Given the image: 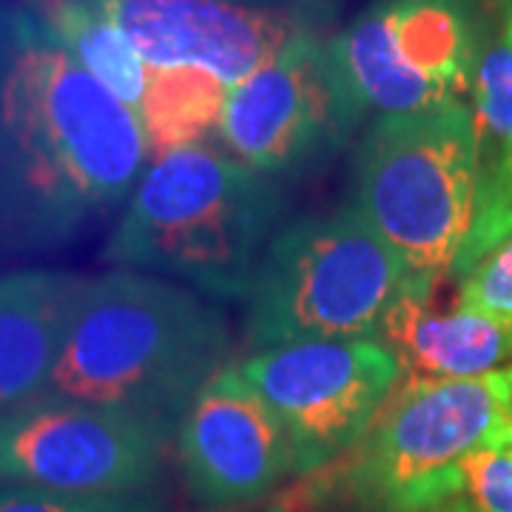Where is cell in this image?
Masks as SVG:
<instances>
[{"label":"cell","mask_w":512,"mask_h":512,"mask_svg":"<svg viewBox=\"0 0 512 512\" xmlns=\"http://www.w3.org/2000/svg\"><path fill=\"white\" fill-rule=\"evenodd\" d=\"M177 450L188 490L208 507L259 501L296 473L285 427L234 365L222 367L185 410Z\"/></svg>","instance_id":"12"},{"label":"cell","mask_w":512,"mask_h":512,"mask_svg":"<svg viewBox=\"0 0 512 512\" xmlns=\"http://www.w3.org/2000/svg\"><path fill=\"white\" fill-rule=\"evenodd\" d=\"M501 373L484 379L404 376L359 444L339 487L362 512H430L464 495V461L501 450Z\"/></svg>","instance_id":"6"},{"label":"cell","mask_w":512,"mask_h":512,"mask_svg":"<svg viewBox=\"0 0 512 512\" xmlns=\"http://www.w3.org/2000/svg\"><path fill=\"white\" fill-rule=\"evenodd\" d=\"M501 387H504V433H501V450L512 447V367L501 370Z\"/></svg>","instance_id":"23"},{"label":"cell","mask_w":512,"mask_h":512,"mask_svg":"<svg viewBox=\"0 0 512 512\" xmlns=\"http://www.w3.org/2000/svg\"><path fill=\"white\" fill-rule=\"evenodd\" d=\"M470 94L484 168L512 148V46L504 35L484 43Z\"/></svg>","instance_id":"17"},{"label":"cell","mask_w":512,"mask_h":512,"mask_svg":"<svg viewBox=\"0 0 512 512\" xmlns=\"http://www.w3.org/2000/svg\"><path fill=\"white\" fill-rule=\"evenodd\" d=\"M330 49L362 114H413L473 89L478 0H370Z\"/></svg>","instance_id":"7"},{"label":"cell","mask_w":512,"mask_h":512,"mask_svg":"<svg viewBox=\"0 0 512 512\" xmlns=\"http://www.w3.org/2000/svg\"><path fill=\"white\" fill-rule=\"evenodd\" d=\"M234 3H254V6H279V9H299L311 15H328L333 0H234Z\"/></svg>","instance_id":"22"},{"label":"cell","mask_w":512,"mask_h":512,"mask_svg":"<svg viewBox=\"0 0 512 512\" xmlns=\"http://www.w3.org/2000/svg\"><path fill=\"white\" fill-rule=\"evenodd\" d=\"M80 285L66 271L0 274V416L46 396Z\"/></svg>","instance_id":"14"},{"label":"cell","mask_w":512,"mask_h":512,"mask_svg":"<svg viewBox=\"0 0 512 512\" xmlns=\"http://www.w3.org/2000/svg\"><path fill=\"white\" fill-rule=\"evenodd\" d=\"M228 86L202 72H151L146 97L140 106V123L146 128L148 151L160 160L171 151L202 146L217 134Z\"/></svg>","instance_id":"16"},{"label":"cell","mask_w":512,"mask_h":512,"mask_svg":"<svg viewBox=\"0 0 512 512\" xmlns=\"http://www.w3.org/2000/svg\"><path fill=\"white\" fill-rule=\"evenodd\" d=\"M458 305L512 325V237L461 279Z\"/></svg>","instance_id":"20"},{"label":"cell","mask_w":512,"mask_h":512,"mask_svg":"<svg viewBox=\"0 0 512 512\" xmlns=\"http://www.w3.org/2000/svg\"><path fill=\"white\" fill-rule=\"evenodd\" d=\"M362 117L336 66L330 37L311 29L228 89L217 137L234 160L279 180L333 157Z\"/></svg>","instance_id":"8"},{"label":"cell","mask_w":512,"mask_h":512,"mask_svg":"<svg viewBox=\"0 0 512 512\" xmlns=\"http://www.w3.org/2000/svg\"><path fill=\"white\" fill-rule=\"evenodd\" d=\"M285 214L288 200L276 180L222 148L188 146L146 168L103 259L239 302L248 299Z\"/></svg>","instance_id":"3"},{"label":"cell","mask_w":512,"mask_h":512,"mask_svg":"<svg viewBox=\"0 0 512 512\" xmlns=\"http://www.w3.org/2000/svg\"><path fill=\"white\" fill-rule=\"evenodd\" d=\"M0 512H165V498L154 490L80 495L0 481Z\"/></svg>","instance_id":"19"},{"label":"cell","mask_w":512,"mask_h":512,"mask_svg":"<svg viewBox=\"0 0 512 512\" xmlns=\"http://www.w3.org/2000/svg\"><path fill=\"white\" fill-rule=\"evenodd\" d=\"M407 268L350 205L282 225L245 299V336L259 350L379 339Z\"/></svg>","instance_id":"5"},{"label":"cell","mask_w":512,"mask_h":512,"mask_svg":"<svg viewBox=\"0 0 512 512\" xmlns=\"http://www.w3.org/2000/svg\"><path fill=\"white\" fill-rule=\"evenodd\" d=\"M430 512H481L470 501V498H464V495H456V498H450V501H444V504H439L436 510H430Z\"/></svg>","instance_id":"24"},{"label":"cell","mask_w":512,"mask_h":512,"mask_svg":"<svg viewBox=\"0 0 512 512\" xmlns=\"http://www.w3.org/2000/svg\"><path fill=\"white\" fill-rule=\"evenodd\" d=\"M510 450H512V447H510Z\"/></svg>","instance_id":"26"},{"label":"cell","mask_w":512,"mask_h":512,"mask_svg":"<svg viewBox=\"0 0 512 512\" xmlns=\"http://www.w3.org/2000/svg\"><path fill=\"white\" fill-rule=\"evenodd\" d=\"M140 117L20 3L0 6V256L63 248L146 174Z\"/></svg>","instance_id":"1"},{"label":"cell","mask_w":512,"mask_h":512,"mask_svg":"<svg viewBox=\"0 0 512 512\" xmlns=\"http://www.w3.org/2000/svg\"><path fill=\"white\" fill-rule=\"evenodd\" d=\"M237 367L285 427L296 473L322 470L353 450L404 379L382 339L259 350Z\"/></svg>","instance_id":"10"},{"label":"cell","mask_w":512,"mask_h":512,"mask_svg":"<svg viewBox=\"0 0 512 512\" xmlns=\"http://www.w3.org/2000/svg\"><path fill=\"white\" fill-rule=\"evenodd\" d=\"M512 237V148L498 160L481 168L476 191L473 225L464 239L450 276L467 279L481 259L493 254L498 245Z\"/></svg>","instance_id":"18"},{"label":"cell","mask_w":512,"mask_h":512,"mask_svg":"<svg viewBox=\"0 0 512 512\" xmlns=\"http://www.w3.org/2000/svg\"><path fill=\"white\" fill-rule=\"evenodd\" d=\"M504 40L512 46V12H510V18H507V26H504Z\"/></svg>","instance_id":"25"},{"label":"cell","mask_w":512,"mask_h":512,"mask_svg":"<svg viewBox=\"0 0 512 512\" xmlns=\"http://www.w3.org/2000/svg\"><path fill=\"white\" fill-rule=\"evenodd\" d=\"M20 6H26L120 103L140 114L148 83L146 63L92 0H23Z\"/></svg>","instance_id":"15"},{"label":"cell","mask_w":512,"mask_h":512,"mask_svg":"<svg viewBox=\"0 0 512 512\" xmlns=\"http://www.w3.org/2000/svg\"><path fill=\"white\" fill-rule=\"evenodd\" d=\"M464 498L481 512H512V450L487 447L467 458Z\"/></svg>","instance_id":"21"},{"label":"cell","mask_w":512,"mask_h":512,"mask_svg":"<svg viewBox=\"0 0 512 512\" xmlns=\"http://www.w3.org/2000/svg\"><path fill=\"white\" fill-rule=\"evenodd\" d=\"M478 174L473 109L447 100L373 120L353 157L348 205L402 259L410 279L441 282L470 234Z\"/></svg>","instance_id":"4"},{"label":"cell","mask_w":512,"mask_h":512,"mask_svg":"<svg viewBox=\"0 0 512 512\" xmlns=\"http://www.w3.org/2000/svg\"><path fill=\"white\" fill-rule=\"evenodd\" d=\"M151 72H202L234 89L322 15L234 0H92Z\"/></svg>","instance_id":"11"},{"label":"cell","mask_w":512,"mask_h":512,"mask_svg":"<svg viewBox=\"0 0 512 512\" xmlns=\"http://www.w3.org/2000/svg\"><path fill=\"white\" fill-rule=\"evenodd\" d=\"M231 356L220 308L154 276L83 279L46 396L177 427Z\"/></svg>","instance_id":"2"},{"label":"cell","mask_w":512,"mask_h":512,"mask_svg":"<svg viewBox=\"0 0 512 512\" xmlns=\"http://www.w3.org/2000/svg\"><path fill=\"white\" fill-rule=\"evenodd\" d=\"M439 282L407 279L384 319L382 339L407 376L484 379L512 367V325L493 316L453 308L433 311Z\"/></svg>","instance_id":"13"},{"label":"cell","mask_w":512,"mask_h":512,"mask_svg":"<svg viewBox=\"0 0 512 512\" xmlns=\"http://www.w3.org/2000/svg\"><path fill=\"white\" fill-rule=\"evenodd\" d=\"M177 427L117 407L43 396L0 416V481L80 495L143 493Z\"/></svg>","instance_id":"9"}]
</instances>
